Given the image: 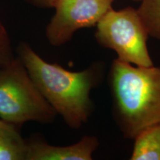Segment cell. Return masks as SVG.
I'll return each mask as SVG.
<instances>
[{"mask_svg": "<svg viewBox=\"0 0 160 160\" xmlns=\"http://www.w3.org/2000/svg\"><path fill=\"white\" fill-rule=\"evenodd\" d=\"M17 52L39 91L66 125L79 129L88 122L94 111L91 92L105 76L103 62L75 72L45 61L25 42L18 45Z\"/></svg>", "mask_w": 160, "mask_h": 160, "instance_id": "obj_1", "label": "cell"}, {"mask_svg": "<svg viewBox=\"0 0 160 160\" xmlns=\"http://www.w3.org/2000/svg\"><path fill=\"white\" fill-rule=\"evenodd\" d=\"M108 80L113 118L125 139L133 140L160 123V66H137L116 59Z\"/></svg>", "mask_w": 160, "mask_h": 160, "instance_id": "obj_2", "label": "cell"}, {"mask_svg": "<svg viewBox=\"0 0 160 160\" xmlns=\"http://www.w3.org/2000/svg\"><path fill=\"white\" fill-rule=\"evenodd\" d=\"M57 113L43 97L19 57L0 68V118L17 126L48 124Z\"/></svg>", "mask_w": 160, "mask_h": 160, "instance_id": "obj_3", "label": "cell"}, {"mask_svg": "<svg viewBox=\"0 0 160 160\" xmlns=\"http://www.w3.org/2000/svg\"><path fill=\"white\" fill-rule=\"evenodd\" d=\"M96 26V41L115 51L117 59L137 66L153 65L147 45L148 33L137 9L112 8Z\"/></svg>", "mask_w": 160, "mask_h": 160, "instance_id": "obj_4", "label": "cell"}, {"mask_svg": "<svg viewBox=\"0 0 160 160\" xmlns=\"http://www.w3.org/2000/svg\"><path fill=\"white\" fill-rule=\"evenodd\" d=\"M114 0H57L55 13L47 25L45 36L51 45L59 47L71 41L82 28L96 26L113 8Z\"/></svg>", "mask_w": 160, "mask_h": 160, "instance_id": "obj_5", "label": "cell"}, {"mask_svg": "<svg viewBox=\"0 0 160 160\" xmlns=\"http://www.w3.org/2000/svg\"><path fill=\"white\" fill-rule=\"evenodd\" d=\"M28 142L26 160H92L99 146L94 136H84L73 145L56 146L34 138Z\"/></svg>", "mask_w": 160, "mask_h": 160, "instance_id": "obj_6", "label": "cell"}, {"mask_svg": "<svg viewBox=\"0 0 160 160\" xmlns=\"http://www.w3.org/2000/svg\"><path fill=\"white\" fill-rule=\"evenodd\" d=\"M19 126L0 119V160H26L28 142L22 137Z\"/></svg>", "mask_w": 160, "mask_h": 160, "instance_id": "obj_7", "label": "cell"}, {"mask_svg": "<svg viewBox=\"0 0 160 160\" xmlns=\"http://www.w3.org/2000/svg\"><path fill=\"white\" fill-rule=\"evenodd\" d=\"M131 160H160V123L148 128L134 138Z\"/></svg>", "mask_w": 160, "mask_h": 160, "instance_id": "obj_8", "label": "cell"}, {"mask_svg": "<svg viewBox=\"0 0 160 160\" xmlns=\"http://www.w3.org/2000/svg\"><path fill=\"white\" fill-rule=\"evenodd\" d=\"M138 13L149 37L160 41V0H141Z\"/></svg>", "mask_w": 160, "mask_h": 160, "instance_id": "obj_9", "label": "cell"}, {"mask_svg": "<svg viewBox=\"0 0 160 160\" xmlns=\"http://www.w3.org/2000/svg\"><path fill=\"white\" fill-rule=\"evenodd\" d=\"M14 58L9 35L0 21V68L11 62Z\"/></svg>", "mask_w": 160, "mask_h": 160, "instance_id": "obj_10", "label": "cell"}, {"mask_svg": "<svg viewBox=\"0 0 160 160\" xmlns=\"http://www.w3.org/2000/svg\"><path fill=\"white\" fill-rule=\"evenodd\" d=\"M28 3L41 8H53V5L57 0H25Z\"/></svg>", "mask_w": 160, "mask_h": 160, "instance_id": "obj_11", "label": "cell"}, {"mask_svg": "<svg viewBox=\"0 0 160 160\" xmlns=\"http://www.w3.org/2000/svg\"><path fill=\"white\" fill-rule=\"evenodd\" d=\"M133 1H134V2H140V1H141V0H133Z\"/></svg>", "mask_w": 160, "mask_h": 160, "instance_id": "obj_12", "label": "cell"}]
</instances>
